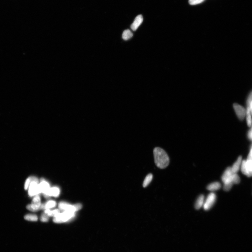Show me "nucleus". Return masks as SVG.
Returning <instances> with one entry per match:
<instances>
[{"mask_svg": "<svg viewBox=\"0 0 252 252\" xmlns=\"http://www.w3.org/2000/svg\"><path fill=\"white\" fill-rule=\"evenodd\" d=\"M133 33L130 30H125L123 32L122 38L125 40H128L133 37Z\"/></svg>", "mask_w": 252, "mask_h": 252, "instance_id": "nucleus-19", "label": "nucleus"}, {"mask_svg": "<svg viewBox=\"0 0 252 252\" xmlns=\"http://www.w3.org/2000/svg\"><path fill=\"white\" fill-rule=\"evenodd\" d=\"M59 209L64 211H68L72 212L77 211L75 205H72L65 202H61L59 204Z\"/></svg>", "mask_w": 252, "mask_h": 252, "instance_id": "nucleus-9", "label": "nucleus"}, {"mask_svg": "<svg viewBox=\"0 0 252 252\" xmlns=\"http://www.w3.org/2000/svg\"><path fill=\"white\" fill-rule=\"evenodd\" d=\"M56 205V203L55 201L50 200L45 204H41V209L45 210L52 208L55 207Z\"/></svg>", "mask_w": 252, "mask_h": 252, "instance_id": "nucleus-15", "label": "nucleus"}, {"mask_svg": "<svg viewBox=\"0 0 252 252\" xmlns=\"http://www.w3.org/2000/svg\"><path fill=\"white\" fill-rule=\"evenodd\" d=\"M248 136L249 138L252 140V128L251 130L249 131Z\"/></svg>", "mask_w": 252, "mask_h": 252, "instance_id": "nucleus-30", "label": "nucleus"}, {"mask_svg": "<svg viewBox=\"0 0 252 252\" xmlns=\"http://www.w3.org/2000/svg\"><path fill=\"white\" fill-rule=\"evenodd\" d=\"M240 178L237 173H233V184H238L240 183Z\"/></svg>", "mask_w": 252, "mask_h": 252, "instance_id": "nucleus-22", "label": "nucleus"}, {"mask_svg": "<svg viewBox=\"0 0 252 252\" xmlns=\"http://www.w3.org/2000/svg\"><path fill=\"white\" fill-rule=\"evenodd\" d=\"M48 215L44 212L41 214L40 217V220L41 221L43 222H48L49 220Z\"/></svg>", "mask_w": 252, "mask_h": 252, "instance_id": "nucleus-24", "label": "nucleus"}, {"mask_svg": "<svg viewBox=\"0 0 252 252\" xmlns=\"http://www.w3.org/2000/svg\"><path fill=\"white\" fill-rule=\"evenodd\" d=\"M252 101V92H251L249 95V97L248 98L247 100V105L249 107V105H250V103Z\"/></svg>", "mask_w": 252, "mask_h": 252, "instance_id": "nucleus-28", "label": "nucleus"}, {"mask_svg": "<svg viewBox=\"0 0 252 252\" xmlns=\"http://www.w3.org/2000/svg\"><path fill=\"white\" fill-rule=\"evenodd\" d=\"M246 160H243L242 161L241 165V170L244 175H246Z\"/></svg>", "mask_w": 252, "mask_h": 252, "instance_id": "nucleus-23", "label": "nucleus"}, {"mask_svg": "<svg viewBox=\"0 0 252 252\" xmlns=\"http://www.w3.org/2000/svg\"><path fill=\"white\" fill-rule=\"evenodd\" d=\"M39 188L40 193H43L45 198L48 199L50 197L48 195V191L50 188V186L49 183L46 181L44 179H41L40 183L39 184Z\"/></svg>", "mask_w": 252, "mask_h": 252, "instance_id": "nucleus-6", "label": "nucleus"}, {"mask_svg": "<svg viewBox=\"0 0 252 252\" xmlns=\"http://www.w3.org/2000/svg\"><path fill=\"white\" fill-rule=\"evenodd\" d=\"M221 188V184L218 182H215L210 184L207 187L208 190L214 191L219 190Z\"/></svg>", "mask_w": 252, "mask_h": 252, "instance_id": "nucleus-13", "label": "nucleus"}, {"mask_svg": "<svg viewBox=\"0 0 252 252\" xmlns=\"http://www.w3.org/2000/svg\"><path fill=\"white\" fill-rule=\"evenodd\" d=\"M143 21V19L142 15H138L131 26V29L133 31H136L142 24Z\"/></svg>", "mask_w": 252, "mask_h": 252, "instance_id": "nucleus-10", "label": "nucleus"}, {"mask_svg": "<svg viewBox=\"0 0 252 252\" xmlns=\"http://www.w3.org/2000/svg\"><path fill=\"white\" fill-rule=\"evenodd\" d=\"M246 115V116L247 123L249 127H250L252 125V118L250 108L248 106L247 108Z\"/></svg>", "mask_w": 252, "mask_h": 252, "instance_id": "nucleus-20", "label": "nucleus"}, {"mask_svg": "<svg viewBox=\"0 0 252 252\" xmlns=\"http://www.w3.org/2000/svg\"><path fill=\"white\" fill-rule=\"evenodd\" d=\"M153 178V175L151 173H150L146 176L143 183V186L144 188H146L151 182Z\"/></svg>", "mask_w": 252, "mask_h": 252, "instance_id": "nucleus-18", "label": "nucleus"}, {"mask_svg": "<svg viewBox=\"0 0 252 252\" xmlns=\"http://www.w3.org/2000/svg\"><path fill=\"white\" fill-rule=\"evenodd\" d=\"M247 158L248 159H252V146L251 147L250 153H249V154Z\"/></svg>", "mask_w": 252, "mask_h": 252, "instance_id": "nucleus-29", "label": "nucleus"}, {"mask_svg": "<svg viewBox=\"0 0 252 252\" xmlns=\"http://www.w3.org/2000/svg\"><path fill=\"white\" fill-rule=\"evenodd\" d=\"M249 108H250V112L252 115V101L250 103V105H249Z\"/></svg>", "mask_w": 252, "mask_h": 252, "instance_id": "nucleus-31", "label": "nucleus"}, {"mask_svg": "<svg viewBox=\"0 0 252 252\" xmlns=\"http://www.w3.org/2000/svg\"><path fill=\"white\" fill-rule=\"evenodd\" d=\"M31 182L32 181H31V180L30 177L28 178L27 179V180H26L25 181L24 185V188L25 190H27V189H28V187H29L30 184Z\"/></svg>", "mask_w": 252, "mask_h": 252, "instance_id": "nucleus-27", "label": "nucleus"}, {"mask_svg": "<svg viewBox=\"0 0 252 252\" xmlns=\"http://www.w3.org/2000/svg\"><path fill=\"white\" fill-rule=\"evenodd\" d=\"M233 108L238 118L240 121H243L246 115V110L242 106L237 103L233 104Z\"/></svg>", "mask_w": 252, "mask_h": 252, "instance_id": "nucleus-7", "label": "nucleus"}, {"mask_svg": "<svg viewBox=\"0 0 252 252\" xmlns=\"http://www.w3.org/2000/svg\"><path fill=\"white\" fill-rule=\"evenodd\" d=\"M60 193V190L59 188L57 187H53L49 189L48 195L49 197L51 196L57 197L59 196Z\"/></svg>", "mask_w": 252, "mask_h": 252, "instance_id": "nucleus-14", "label": "nucleus"}, {"mask_svg": "<svg viewBox=\"0 0 252 252\" xmlns=\"http://www.w3.org/2000/svg\"><path fill=\"white\" fill-rule=\"evenodd\" d=\"M75 215V213L74 212L65 211L60 213L56 217H54L53 221L57 223L65 222L73 218Z\"/></svg>", "mask_w": 252, "mask_h": 252, "instance_id": "nucleus-2", "label": "nucleus"}, {"mask_svg": "<svg viewBox=\"0 0 252 252\" xmlns=\"http://www.w3.org/2000/svg\"><path fill=\"white\" fill-rule=\"evenodd\" d=\"M44 212L47 214L49 217H56L60 213V210L58 209H55L52 211H51L49 209H47L45 210Z\"/></svg>", "mask_w": 252, "mask_h": 252, "instance_id": "nucleus-17", "label": "nucleus"}, {"mask_svg": "<svg viewBox=\"0 0 252 252\" xmlns=\"http://www.w3.org/2000/svg\"><path fill=\"white\" fill-rule=\"evenodd\" d=\"M216 199L217 196L215 193H210L204 202L203 206L204 209L206 210H208L211 209L214 204Z\"/></svg>", "mask_w": 252, "mask_h": 252, "instance_id": "nucleus-4", "label": "nucleus"}, {"mask_svg": "<svg viewBox=\"0 0 252 252\" xmlns=\"http://www.w3.org/2000/svg\"><path fill=\"white\" fill-rule=\"evenodd\" d=\"M25 220L31 221H37L38 220V217L35 214H29L25 216Z\"/></svg>", "mask_w": 252, "mask_h": 252, "instance_id": "nucleus-21", "label": "nucleus"}, {"mask_svg": "<svg viewBox=\"0 0 252 252\" xmlns=\"http://www.w3.org/2000/svg\"><path fill=\"white\" fill-rule=\"evenodd\" d=\"M204 197L203 195H201L197 198L195 207L196 209L198 210L201 209L202 206H203L204 203Z\"/></svg>", "mask_w": 252, "mask_h": 252, "instance_id": "nucleus-16", "label": "nucleus"}, {"mask_svg": "<svg viewBox=\"0 0 252 252\" xmlns=\"http://www.w3.org/2000/svg\"><path fill=\"white\" fill-rule=\"evenodd\" d=\"M242 157L241 156L239 157L237 160L234 163L233 166L231 168L233 172L234 173H237L241 167L242 162Z\"/></svg>", "mask_w": 252, "mask_h": 252, "instance_id": "nucleus-11", "label": "nucleus"}, {"mask_svg": "<svg viewBox=\"0 0 252 252\" xmlns=\"http://www.w3.org/2000/svg\"><path fill=\"white\" fill-rule=\"evenodd\" d=\"M41 205L40 197L37 195L34 197L31 204L27 205V209L31 211L37 212L41 209Z\"/></svg>", "mask_w": 252, "mask_h": 252, "instance_id": "nucleus-3", "label": "nucleus"}, {"mask_svg": "<svg viewBox=\"0 0 252 252\" xmlns=\"http://www.w3.org/2000/svg\"><path fill=\"white\" fill-rule=\"evenodd\" d=\"M233 173L231 167H228L225 171L222 176V180L224 184H233Z\"/></svg>", "mask_w": 252, "mask_h": 252, "instance_id": "nucleus-5", "label": "nucleus"}, {"mask_svg": "<svg viewBox=\"0 0 252 252\" xmlns=\"http://www.w3.org/2000/svg\"><path fill=\"white\" fill-rule=\"evenodd\" d=\"M246 176L248 177L252 176V159H247L246 160Z\"/></svg>", "mask_w": 252, "mask_h": 252, "instance_id": "nucleus-12", "label": "nucleus"}, {"mask_svg": "<svg viewBox=\"0 0 252 252\" xmlns=\"http://www.w3.org/2000/svg\"><path fill=\"white\" fill-rule=\"evenodd\" d=\"M204 1V0H189V2L191 5H195L200 3Z\"/></svg>", "mask_w": 252, "mask_h": 252, "instance_id": "nucleus-25", "label": "nucleus"}, {"mask_svg": "<svg viewBox=\"0 0 252 252\" xmlns=\"http://www.w3.org/2000/svg\"><path fill=\"white\" fill-rule=\"evenodd\" d=\"M39 184L35 181L31 182L28 188V193L30 196L32 197L40 194Z\"/></svg>", "mask_w": 252, "mask_h": 252, "instance_id": "nucleus-8", "label": "nucleus"}, {"mask_svg": "<svg viewBox=\"0 0 252 252\" xmlns=\"http://www.w3.org/2000/svg\"><path fill=\"white\" fill-rule=\"evenodd\" d=\"M155 162L157 167L160 169L167 167L170 163V158L165 151L159 147L154 149Z\"/></svg>", "mask_w": 252, "mask_h": 252, "instance_id": "nucleus-1", "label": "nucleus"}, {"mask_svg": "<svg viewBox=\"0 0 252 252\" xmlns=\"http://www.w3.org/2000/svg\"><path fill=\"white\" fill-rule=\"evenodd\" d=\"M233 184H224L223 186V189L225 191H228L230 190L232 188L233 185Z\"/></svg>", "mask_w": 252, "mask_h": 252, "instance_id": "nucleus-26", "label": "nucleus"}]
</instances>
